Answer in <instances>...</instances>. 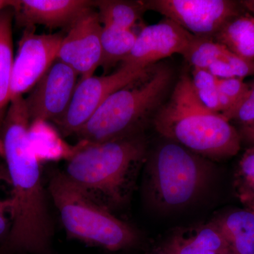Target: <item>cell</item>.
I'll return each mask as SVG.
<instances>
[{"label": "cell", "instance_id": "1", "mask_svg": "<svg viewBox=\"0 0 254 254\" xmlns=\"http://www.w3.org/2000/svg\"><path fill=\"white\" fill-rule=\"evenodd\" d=\"M10 102L1 139L12 186L11 225L6 244L14 252L53 254V226L42 183L41 163L28 139L31 121L26 101L20 96Z\"/></svg>", "mask_w": 254, "mask_h": 254}, {"label": "cell", "instance_id": "2", "mask_svg": "<svg viewBox=\"0 0 254 254\" xmlns=\"http://www.w3.org/2000/svg\"><path fill=\"white\" fill-rule=\"evenodd\" d=\"M154 125L162 136L205 158H231L241 148L239 131L222 114L202 104L188 75L177 82L170 101L155 115Z\"/></svg>", "mask_w": 254, "mask_h": 254}, {"label": "cell", "instance_id": "3", "mask_svg": "<svg viewBox=\"0 0 254 254\" xmlns=\"http://www.w3.org/2000/svg\"><path fill=\"white\" fill-rule=\"evenodd\" d=\"M77 145L64 174L107 207L123 203L144 158V139L135 135L103 143L80 141Z\"/></svg>", "mask_w": 254, "mask_h": 254}, {"label": "cell", "instance_id": "4", "mask_svg": "<svg viewBox=\"0 0 254 254\" xmlns=\"http://www.w3.org/2000/svg\"><path fill=\"white\" fill-rule=\"evenodd\" d=\"M173 79L169 65L150 66L141 78L110 95L76 135L80 141L103 143L138 135L163 105Z\"/></svg>", "mask_w": 254, "mask_h": 254}, {"label": "cell", "instance_id": "5", "mask_svg": "<svg viewBox=\"0 0 254 254\" xmlns=\"http://www.w3.org/2000/svg\"><path fill=\"white\" fill-rule=\"evenodd\" d=\"M49 191L71 239L112 252L130 248L136 243L138 235L131 225L115 217L108 207L64 173L53 175Z\"/></svg>", "mask_w": 254, "mask_h": 254}, {"label": "cell", "instance_id": "6", "mask_svg": "<svg viewBox=\"0 0 254 254\" xmlns=\"http://www.w3.org/2000/svg\"><path fill=\"white\" fill-rule=\"evenodd\" d=\"M210 169L203 157L175 142H167L159 147L152 158L150 192L164 208L185 206L203 190Z\"/></svg>", "mask_w": 254, "mask_h": 254}, {"label": "cell", "instance_id": "7", "mask_svg": "<svg viewBox=\"0 0 254 254\" xmlns=\"http://www.w3.org/2000/svg\"><path fill=\"white\" fill-rule=\"evenodd\" d=\"M149 68L122 65L111 74L80 80L66 113L55 124L64 136L76 134L110 95L141 78Z\"/></svg>", "mask_w": 254, "mask_h": 254}, {"label": "cell", "instance_id": "8", "mask_svg": "<svg viewBox=\"0 0 254 254\" xmlns=\"http://www.w3.org/2000/svg\"><path fill=\"white\" fill-rule=\"evenodd\" d=\"M143 4L196 37L213 38L229 20L242 14L240 1L231 0H150Z\"/></svg>", "mask_w": 254, "mask_h": 254}, {"label": "cell", "instance_id": "9", "mask_svg": "<svg viewBox=\"0 0 254 254\" xmlns=\"http://www.w3.org/2000/svg\"><path fill=\"white\" fill-rule=\"evenodd\" d=\"M63 33L36 34L26 28L14 59L10 86V101L33 89L58 60Z\"/></svg>", "mask_w": 254, "mask_h": 254}, {"label": "cell", "instance_id": "10", "mask_svg": "<svg viewBox=\"0 0 254 254\" xmlns=\"http://www.w3.org/2000/svg\"><path fill=\"white\" fill-rule=\"evenodd\" d=\"M78 74L57 60L37 83L26 101L30 121H59L66 113L76 87Z\"/></svg>", "mask_w": 254, "mask_h": 254}, {"label": "cell", "instance_id": "11", "mask_svg": "<svg viewBox=\"0 0 254 254\" xmlns=\"http://www.w3.org/2000/svg\"><path fill=\"white\" fill-rule=\"evenodd\" d=\"M195 36L172 20L145 26L122 65L147 68L175 54L185 56Z\"/></svg>", "mask_w": 254, "mask_h": 254}, {"label": "cell", "instance_id": "12", "mask_svg": "<svg viewBox=\"0 0 254 254\" xmlns=\"http://www.w3.org/2000/svg\"><path fill=\"white\" fill-rule=\"evenodd\" d=\"M102 23L97 11L84 16L64 37L58 60L74 70L81 79L93 76L102 60Z\"/></svg>", "mask_w": 254, "mask_h": 254}, {"label": "cell", "instance_id": "13", "mask_svg": "<svg viewBox=\"0 0 254 254\" xmlns=\"http://www.w3.org/2000/svg\"><path fill=\"white\" fill-rule=\"evenodd\" d=\"M88 0H23L14 6L18 24L26 28L43 25L69 31L95 9Z\"/></svg>", "mask_w": 254, "mask_h": 254}, {"label": "cell", "instance_id": "14", "mask_svg": "<svg viewBox=\"0 0 254 254\" xmlns=\"http://www.w3.org/2000/svg\"><path fill=\"white\" fill-rule=\"evenodd\" d=\"M164 249L171 254H223L231 252L213 222L176 232Z\"/></svg>", "mask_w": 254, "mask_h": 254}, {"label": "cell", "instance_id": "15", "mask_svg": "<svg viewBox=\"0 0 254 254\" xmlns=\"http://www.w3.org/2000/svg\"><path fill=\"white\" fill-rule=\"evenodd\" d=\"M213 223L234 254H254V213L247 209L232 210Z\"/></svg>", "mask_w": 254, "mask_h": 254}, {"label": "cell", "instance_id": "16", "mask_svg": "<svg viewBox=\"0 0 254 254\" xmlns=\"http://www.w3.org/2000/svg\"><path fill=\"white\" fill-rule=\"evenodd\" d=\"M28 139L40 163L57 162L71 158L78 145H71L62 139L56 129L46 121L35 120L30 124Z\"/></svg>", "mask_w": 254, "mask_h": 254}, {"label": "cell", "instance_id": "17", "mask_svg": "<svg viewBox=\"0 0 254 254\" xmlns=\"http://www.w3.org/2000/svg\"><path fill=\"white\" fill-rule=\"evenodd\" d=\"M234 54L254 60V15L231 18L213 37Z\"/></svg>", "mask_w": 254, "mask_h": 254}, {"label": "cell", "instance_id": "18", "mask_svg": "<svg viewBox=\"0 0 254 254\" xmlns=\"http://www.w3.org/2000/svg\"><path fill=\"white\" fill-rule=\"evenodd\" d=\"M14 6L0 11V110L10 102V86L14 65L12 20Z\"/></svg>", "mask_w": 254, "mask_h": 254}, {"label": "cell", "instance_id": "19", "mask_svg": "<svg viewBox=\"0 0 254 254\" xmlns=\"http://www.w3.org/2000/svg\"><path fill=\"white\" fill-rule=\"evenodd\" d=\"M138 34L133 30L124 29L103 25L101 40L102 60L100 66L104 73L109 71L120 62H123L131 53Z\"/></svg>", "mask_w": 254, "mask_h": 254}, {"label": "cell", "instance_id": "20", "mask_svg": "<svg viewBox=\"0 0 254 254\" xmlns=\"http://www.w3.org/2000/svg\"><path fill=\"white\" fill-rule=\"evenodd\" d=\"M100 23L124 29L133 30L145 11L143 1H94Z\"/></svg>", "mask_w": 254, "mask_h": 254}, {"label": "cell", "instance_id": "21", "mask_svg": "<svg viewBox=\"0 0 254 254\" xmlns=\"http://www.w3.org/2000/svg\"><path fill=\"white\" fill-rule=\"evenodd\" d=\"M235 195L245 209L254 213V145L242 155L234 175Z\"/></svg>", "mask_w": 254, "mask_h": 254}, {"label": "cell", "instance_id": "22", "mask_svg": "<svg viewBox=\"0 0 254 254\" xmlns=\"http://www.w3.org/2000/svg\"><path fill=\"white\" fill-rule=\"evenodd\" d=\"M229 50L213 38L196 37L184 58L193 68L207 69L212 63L224 58Z\"/></svg>", "mask_w": 254, "mask_h": 254}, {"label": "cell", "instance_id": "23", "mask_svg": "<svg viewBox=\"0 0 254 254\" xmlns=\"http://www.w3.org/2000/svg\"><path fill=\"white\" fill-rule=\"evenodd\" d=\"M190 78L195 93L202 104L210 111L220 113L218 78L214 76L208 69L200 68H193Z\"/></svg>", "mask_w": 254, "mask_h": 254}, {"label": "cell", "instance_id": "24", "mask_svg": "<svg viewBox=\"0 0 254 254\" xmlns=\"http://www.w3.org/2000/svg\"><path fill=\"white\" fill-rule=\"evenodd\" d=\"M218 88L220 113L227 118L245 99L250 91V84L242 78H224L218 79Z\"/></svg>", "mask_w": 254, "mask_h": 254}, {"label": "cell", "instance_id": "25", "mask_svg": "<svg viewBox=\"0 0 254 254\" xmlns=\"http://www.w3.org/2000/svg\"><path fill=\"white\" fill-rule=\"evenodd\" d=\"M229 121L235 120L241 126L254 122V82L250 85V91L240 105L228 117Z\"/></svg>", "mask_w": 254, "mask_h": 254}, {"label": "cell", "instance_id": "26", "mask_svg": "<svg viewBox=\"0 0 254 254\" xmlns=\"http://www.w3.org/2000/svg\"><path fill=\"white\" fill-rule=\"evenodd\" d=\"M226 55L224 58H221V59H219L214 62L207 68L214 76L218 78V79L235 78L234 77L233 73H232L230 64H229L228 62L227 61Z\"/></svg>", "mask_w": 254, "mask_h": 254}, {"label": "cell", "instance_id": "27", "mask_svg": "<svg viewBox=\"0 0 254 254\" xmlns=\"http://www.w3.org/2000/svg\"><path fill=\"white\" fill-rule=\"evenodd\" d=\"M10 208V200H0V238L4 236L7 232L8 222L5 218V212L9 210Z\"/></svg>", "mask_w": 254, "mask_h": 254}, {"label": "cell", "instance_id": "28", "mask_svg": "<svg viewBox=\"0 0 254 254\" xmlns=\"http://www.w3.org/2000/svg\"><path fill=\"white\" fill-rule=\"evenodd\" d=\"M241 140L245 141L250 146L254 145V122L249 125L241 126L240 131Z\"/></svg>", "mask_w": 254, "mask_h": 254}, {"label": "cell", "instance_id": "29", "mask_svg": "<svg viewBox=\"0 0 254 254\" xmlns=\"http://www.w3.org/2000/svg\"><path fill=\"white\" fill-rule=\"evenodd\" d=\"M241 4L245 9H248L250 12L254 15V0H246V1H241Z\"/></svg>", "mask_w": 254, "mask_h": 254}, {"label": "cell", "instance_id": "30", "mask_svg": "<svg viewBox=\"0 0 254 254\" xmlns=\"http://www.w3.org/2000/svg\"><path fill=\"white\" fill-rule=\"evenodd\" d=\"M16 1H1L0 0V11L5 8L9 7V6H14Z\"/></svg>", "mask_w": 254, "mask_h": 254}, {"label": "cell", "instance_id": "31", "mask_svg": "<svg viewBox=\"0 0 254 254\" xmlns=\"http://www.w3.org/2000/svg\"><path fill=\"white\" fill-rule=\"evenodd\" d=\"M156 254H171L170 253H169L168 251L165 250V249L163 251H160V252H159L158 253H157Z\"/></svg>", "mask_w": 254, "mask_h": 254}, {"label": "cell", "instance_id": "32", "mask_svg": "<svg viewBox=\"0 0 254 254\" xmlns=\"http://www.w3.org/2000/svg\"><path fill=\"white\" fill-rule=\"evenodd\" d=\"M223 254H234L233 253H232V252H227V253Z\"/></svg>", "mask_w": 254, "mask_h": 254}]
</instances>
